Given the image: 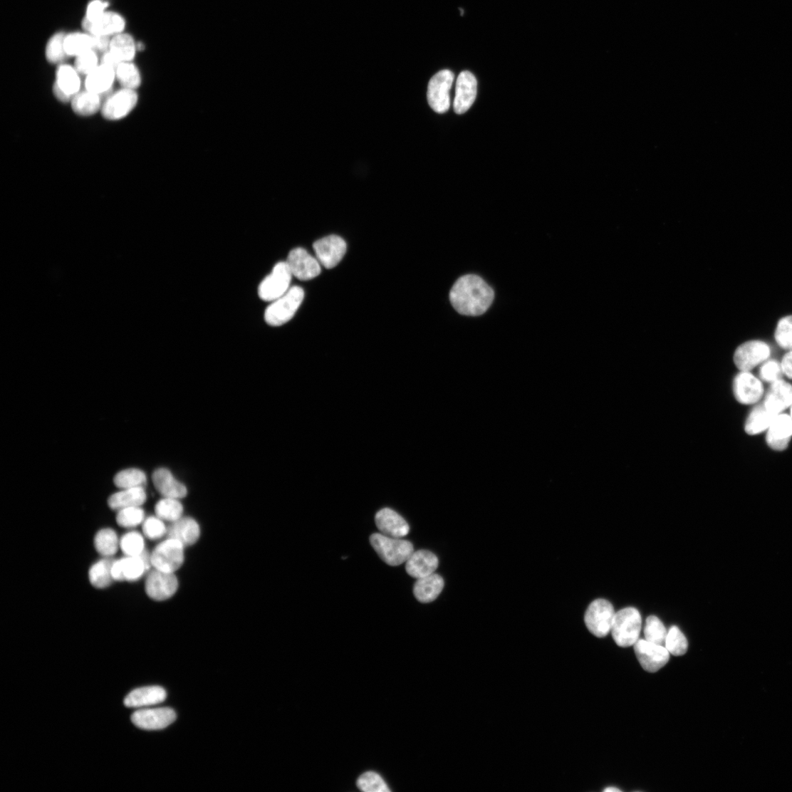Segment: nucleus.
Returning <instances> with one entry per match:
<instances>
[{
    "label": "nucleus",
    "mask_w": 792,
    "mask_h": 792,
    "mask_svg": "<svg viewBox=\"0 0 792 792\" xmlns=\"http://www.w3.org/2000/svg\"><path fill=\"white\" fill-rule=\"evenodd\" d=\"M494 297L492 288L475 275L461 277L450 292V301L454 308L459 313L469 316L484 314L491 305Z\"/></svg>",
    "instance_id": "1"
},
{
    "label": "nucleus",
    "mask_w": 792,
    "mask_h": 792,
    "mask_svg": "<svg viewBox=\"0 0 792 792\" xmlns=\"http://www.w3.org/2000/svg\"><path fill=\"white\" fill-rule=\"evenodd\" d=\"M642 618L639 611L634 608H627L615 613L611 630L614 641L618 647L627 648L634 646L639 640Z\"/></svg>",
    "instance_id": "2"
},
{
    "label": "nucleus",
    "mask_w": 792,
    "mask_h": 792,
    "mask_svg": "<svg viewBox=\"0 0 792 792\" xmlns=\"http://www.w3.org/2000/svg\"><path fill=\"white\" fill-rule=\"evenodd\" d=\"M370 543L380 558L387 565L397 566L409 559L414 552L412 543L404 539L374 533Z\"/></svg>",
    "instance_id": "3"
},
{
    "label": "nucleus",
    "mask_w": 792,
    "mask_h": 792,
    "mask_svg": "<svg viewBox=\"0 0 792 792\" xmlns=\"http://www.w3.org/2000/svg\"><path fill=\"white\" fill-rule=\"evenodd\" d=\"M305 296L299 286L291 288L266 310L265 320L270 326L279 327L288 323L301 307Z\"/></svg>",
    "instance_id": "4"
},
{
    "label": "nucleus",
    "mask_w": 792,
    "mask_h": 792,
    "mask_svg": "<svg viewBox=\"0 0 792 792\" xmlns=\"http://www.w3.org/2000/svg\"><path fill=\"white\" fill-rule=\"evenodd\" d=\"M185 548L179 541L167 537L151 553L153 568L165 573H176L184 563Z\"/></svg>",
    "instance_id": "5"
},
{
    "label": "nucleus",
    "mask_w": 792,
    "mask_h": 792,
    "mask_svg": "<svg viewBox=\"0 0 792 792\" xmlns=\"http://www.w3.org/2000/svg\"><path fill=\"white\" fill-rule=\"evenodd\" d=\"M454 74L450 70H442L430 80L427 98L432 109L437 113H447L451 107L450 92Z\"/></svg>",
    "instance_id": "6"
},
{
    "label": "nucleus",
    "mask_w": 792,
    "mask_h": 792,
    "mask_svg": "<svg viewBox=\"0 0 792 792\" xmlns=\"http://www.w3.org/2000/svg\"><path fill=\"white\" fill-rule=\"evenodd\" d=\"M615 610L608 600L599 599L593 601L585 614V623L591 634L598 637L607 636L612 630Z\"/></svg>",
    "instance_id": "7"
},
{
    "label": "nucleus",
    "mask_w": 792,
    "mask_h": 792,
    "mask_svg": "<svg viewBox=\"0 0 792 792\" xmlns=\"http://www.w3.org/2000/svg\"><path fill=\"white\" fill-rule=\"evenodd\" d=\"M292 274L286 262L278 263L260 284L259 295L266 302H273L289 289Z\"/></svg>",
    "instance_id": "8"
},
{
    "label": "nucleus",
    "mask_w": 792,
    "mask_h": 792,
    "mask_svg": "<svg viewBox=\"0 0 792 792\" xmlns=\"http://www.w3.org/2000/svg\"><path fill=\"white\" fill-rule=\"evenodd\" d=\"M137 102L135 90L122 88L106 97L101 110L103 116L109 120L125 118L135 108Z\"/></svg>",
    "instance_id": "9"
},
{
    "label": "nucleus",
    "mask_w": 792,
    "mask_h": 792,
    "mask_svg": "<svg viewBox=\"0 0 792 792\" xmlns=\"http://www.w3.org/2000/svg\"><path fill=\"white\" fill-rule=\"evenodd\" d=\"M179 583L175 573H169L154 568L147 574L145 583V593L148 598L157 601H166L175 595Z\"/></svg>",
    "instance_id": "10"
},
{
    "label": "nucleus",
    "mask_w": 792,
    "mask_h": 792,
    "mask_svg": "<svg viewBox=\"0 0 792 792\" xmlns=\"http://www.w3.org/2000/svg\"><path fill=\"white\" fill-rule=\"evenodd\" d=\"M145 551L140 556H126L114 561L112 575L114 581L134 582L140 580L150 568L151 554Z\"/></svg>",
    "instance_id": "11"
},
{
    "label": "nucleus",
    "mask_w": 792,
    "mask_h": 792,
    "mask_svg": "<svg viewBox=\"0 0 792 792\" xmlns=\"http://www.w3.org/2000/svg\"><path fill=\"white\" fill-rule=\"evenodd\" d=\"M634 650L640 665L650 673L657 672L670 660V652L665 646L647 640L639 639L634 645Z\"/></svg>",
    "instance_id": "12"
},
{
    "label": "nucleus",
    "mask_w": 792,
    "mask_h": 792,
    "mask_svg": "<svg viewBox=\"0 0 792 792\" xmlns=\"http://www.w3.org/2000/svg\"><path fill=\"white\" fill-rule=\"evenodd\" d=\"M174 710L168 707L143 709L135 712L132 721L137 728L147 731L162 730L177 720Z\"/></svg>",
    "instance_id": "13"
},
{
    "label": "nucleus",
    "mask_w": 792,
    "mask_h": 792,
    "mask_svg": "<svg viewBox=\"0 0 792 792\" xmlns=\"http://www.w3.org/2000/svg\"><path fill=\"white\" fill-rule=\"evenodd\" d=\"M770 355L771 349L768 345L762 341L752 340L739 346L735 352L734 360L739 370L750 371L766 360Z\"/></svg>",
    "instance_id": "14"
},
{
    "label": "nucleus",
    "mask_w": 792,
    "mask_h": 792,
    "mask_svg": "<svg viewBox=\"0 0 792 792\" xmlns=\"http://www.w3.org/2000/svg\"><path fill=\"white\" fill-rule=\"evenodd\" d=\"M80 73L75 67L61 65L57 69L53 86L54 95L58 100L63 103L71 102L73 98L80 92Z\"/></svg>",
    "instance_id": "15"
},
{
    "label": "nucleus",
    "mask_w": 792,
    "mask_h": 792,
    "mask_svg": "<svg viewBox=\"0 0 792 792\" xmlns=\"http://www.w3.org/2000/svg\"><path fill=\"white\" fill-rule=\"evenodd\" d=\"M346 243L340 236L332 235L316 241L313 249L318 262L326 269L335 267L346 252Z\"/></svg>",
    "instance_id": "16"
},
{
    "label": "nucleus",
    "mask_w": 792,
    "mask_h": 792,
    "mask_svg": "<svg viewBox=\"0 0 792 792\" xmlns=\"http://www.w3.org/2000/svg\"><path fill=\"white\" fill-rule=\"evenodd\" d=\"M293 276L301 281H311L321 273L320 263L303 249L291 251L286 261Z\"/></svg>",
    "instance_id": "17"
},
{
    "label": "nucleus",
    "mask_w": 792,
    "mask_h": 792,
    "mask_svg": "<svg viewBox=\"0 0 792 792\" xmlns=\"http://www.w3.org/2000/svg\"><path fill=\"white\" fill-rule=\"evenodd\" d=\"M733 390L736 400L746 405L757 403L764 393L761 382L750 371H741L737 375L734 380Z\"/></svg>",
    "instance_id": "18"
},
{
    "label": "nucleus",
    "mask_w": 792,
    "mask_h": 792,
    "mask_svg": "<svg viewBox=\"0 0 792 792\" xmlns=\"http://www.w3.org/2000/svg\"><path fill=\"white\" fill-rule=\"evenodd\" d=\"M477 95V80L471 72L460 73L456 85L454 109L456 113H465L474 105Z\"/></svg>",
    "instance_id": "19"
},
{
    "label": "nucleus",
    "mask_w": 792,
    "mask_h": 792,
    "mask_svg": "<svg viewBox=\"0 0 792 792\" xmlns=\"http://www.w3.org/2000/svg\"><path fill=\"white\" fill-rule=\"evenodd\" d=\"M375 522L381 533L389 537L401 538L410 532V526L405 519L389 508L377 512Z\"/></svg>",
    "instance_id": "20"
},
{
    "label": "nucleus",
    "mask_w": 792,
    "mask_h": 792,
    "mask_svg": "<svg viewBox=\"0 0 792 792\" xmlns=\"http://www.w3.org/2000/svg\"><path fill=\"white\" fill-rule=\"evenodd\" d=\"M791 437V417L786 414L778 415L767 432V444L775 451H784L787 449Z\"/></svg>",
    "instance_id": "21"
},
{
    "label": "nucleus",
    "mask_w": 792,
    "mask_h": 792,
    "mask_svg": "<svg viewBox=\"0 0 792 792\" xmlns=\"http://www.w3.org/2000/svg\"><path fill=\"white\" fill-rule=\"evenodd\" d=\"M83 26L92 36H114L125 31V19L120 14L107 11L93 22L83 21Z\"/></svg>",
    "instance_id": "22"
},
{
    "label": "nucleus",
    "mask_w": 792,
    "mask_h": 792,
    "mask_svg": "<svg viewBox=\"0 0 792 792\" xmlns=\"http://www.w3.org/2000/svg\"><path fill=\"white\" fill-rule=\"evenodd\" d=\"M439 566L437 557L432 552L420 550L413 552L406 562V571L413 578L420 579L434 573Z\"/></svg>",
    "instance_id": "23"
},
{
    "label": "nucleus",
    "mask_w": 792,
    "mask_h": 792,
    "mask_svg": "<svg viewBox=\"0 0 792 792\" xmlns=\"http://www.w3.org/2000/svg\"><path fill=\"white\" fill-rule=\"evenodd\" d=\"M201 527L192 517L182 516L167 527V536L182 542L185 547L192 546L201 537Z\"/></svg>",
    "instance_id": "24"
},
{
    "label": "nucleus",
    "mask_w": 792,
    "mask_h": 792,
    "mask_svg": "<svg viewBox=\"0 0 792 792\" xmlns=\"http://www.w3.org/2000/svg\"><path fill=\"white\" fill-rule=\"evenodd\" d=\"M157 490L163 498L182 499L187 496V489L185 485L175 479L166 468H159L152 476Z\"/></svg>",
    "instance_id": "25"
},
{
    "label": "nucleus",
    "mask_w": 792,
    "mask_h": 792,
    "mask_svg": "<svg viewBox=\"0 0 792 792\" xmlns=\"http://www.w3.org/2000/svg\"><path fill=\"white\" fill-rule=\"evenodd\" d=\"M167 698L165 689L160 686L137 688L130 692L125 704L130 708L151 707L162 703Z\"/></svg>",
    "instance_id": "26"
},
{
    "label": "nucleus",
    "mask_w": 792,
    "mask_h": 792,
    "mask_svg": "<svg viewBox=\"0 0 792 792\" xmlns=\"http://www.w3.org/2000/svg\"><path fill=\"white\" fill-rule=\"evenodd\" d=\"M763 403L774 414H781L792 405V386L782 380L772 383Z\"/></svg>",
    "instance_id": "27"
},
{
    "label": "nucleus",
    "mask_w": 792,
    "mask_h": 792,
    "mask_svg": "<svg viewBox=\"0 0 792 792\" xmlns=\"http://www.w3.org/2000/svg\"><path fill=\"white\" fill-rule=\"evenodd\" d=\"M115 80V70L100 64L86 76L85 90L106 98V94L111 93Z\"/></svg>",
    "instance_id": "28"
},
{
    "label": "nucleus",
    "mask_w": 792,
    "mask_h": 792,
    "mask_svg": "<svg viewBox=\"0 0 792 792\" xmlns=\"http://www.w3.org/2000/svg\"><path fill=\"white\" fill-rule=\"evenodd\" d=\"M444 585L443 578L434 573L425 578L417 579L413 588L414 595L420 603H430L439 596Z\"/></svg>",
    "instance_id": "29"
},
{
    "label": "nucleus",
    "mask_w": 792,
    "mask_h": 792,
    "mask_svg": "<svg viewBox=\"0 0 792 792\" xmlns=\"http://www.w3.org/2000/svg\"><path fill=\"white\" fill-rule=\"evenodd\" d=\"M147 499L144 487L123 489L111 495L108 506L111 509L119 511L123 509L141 506Z\"/></svg>",
    "instance_id": "30"
},
{
    "label": "nucleus",
    "mask_w": 792,
    "mask_h": 792,
    "mask_svg": "<svg viewBox=\"0 0 792 792\" xmlns=\"http://www.w3.org/2000/svg\"><path fill=\"white\" fill-rule=\"evenodd\" d=\"M102 96L87 90L80 91L74 96L71 102L74 113L80 116L88 117L102 110L103 103Z\"/></svg>",
    "instance_id": "31"
},
{
    "label": "nucleus",
    "mask_w": 792,
    "mask_h": 792,
    "mask_svg": "<svg viewBox=\"0 0 792 792\" xmlns=\"http://www.w3.org/2000/svg\"><path fill=\"white\" fill-rule=\"evenodd\" d=\"M777 415L767 409L764 403L756 407L747 419L746 432L750 435H755L768 429Z\"/></svg>",
    "instance_id": "32"
},
{
    "label": "nucleus",
    "mask_w": 792,
    "mask_h": 792,
    "mask_svg": "<svg viewBox=\"0 0 792 792\" xmlns=\"http://www.w3.org/2000/svg\"><path fill=\"white\" fill-rule=\"evenodd\" d=\"M137 48L134 38L121 33L112 37L109 51L121 62H131L135 57Z\"/></svg>",
    "instance_id": "33"
},
{
    "label": "nucleus",
    "mask_w": 792,
    "mask_h": 792,
    "mask_svg": "<svg viewBox=\"0 0 792 792\" xmlns=\"http://www.w3.org/2000/svg\"><path fill=\"white\" fill-rule=\"evenodd\" d=\"M115 560L105 558L95 563L89 570V580L91 585L98 589L109 587L114 581L112 575V566Z\"/></svg>",
    "instance_id": "34"
},
{
    "label": "nucleus",
    "mask_w": 792,
    "mask_h": 792,
    "mask_svg": "<svg viewBox=\"0 0 792 792\" xmlns=\"http://www.w3.org/2000/svg\"><path fill=\"white\" fill-rule=\"evenodd\" d=\"M96 551L105 558H111L120 548V540L113 529L105 528L99 531L94 538Z\"/></svg>",
    "instance_id": "35"
},
{
    "label": "nucleus",
    "mask_w": 792,
    "mask_h": 792,
    "mask_svg": "<svg viewBox=\"0 0 792 792\" xmlns=\"http://www.w3.org/2000/svg\"><path fill=\"white\" fill-rule=\"evenodd\" d=\"M65 49L68 56L74 57L93 51V36L84 33H73L66 35Z\"/></svg>",
    "instance_id": "36"
},
{
    "label": "nucleus",
    "mask_w": 792,
    "mask_h": 792,
    "mask_svg": "<svg viewBox=\"0 0 792 792\" xmlns=\"http://www.w3.org/2000/svg\"><path fill=\"white\" fill-rule=\"evenodd\" d=\"M115 78L123 88L136 90L141 84L137 67L131 62H122L115 69Z\"/></svg>",
    "instance_id": "37"
},
{
    "label": "nucleus",
    "mask_w": 792,
    "mask_h": 792,
    "mask_svg": "<svg viewBox=\"0 0 792 792\" xmlns=\"http://www.w3.org/2000/svg\"><path fill=\"white\" fill-rule=\"evenodd\" d=\"M155 514L163 521L171 523L184 516V506L179 499L163 498L156 504Z\"/></svg>",
    "instance_id": "38"
},
{
    "label": "nucleus",
    "mask_w": 792,
    "mask_h": 792,
    "mask_svg": "<svg viewBox=\"0 0 792 792\" xmlns=\"http://www.w3.org/2000/svg\"><path fill=\"white\" fill-rule=\"evenodd\" d=\"M146 482L145 473L135 468L122 470L114 478V484L121 489L144 487Z\"/></svg>",
    "instance_id": "39"
},
{
    "label": "nucleus",
    "mask_w": 792,
    "mask_h": 792,
    "mask_svg": "<svg viewBox=\"0 0 792 792\" xmlns=\"http://www.w3.org/2000/svg\"><path fill=\"white\" fill-rule=\"evenodd\" d=\"M665 647L670 654L676 657L682 656L687 653L688 650L687 640L677 627L673 626L668 630L665 642Z\"/></svg>",
    "instance_id": "40"
},
{
    "label": "nucleus",
    "mask_w": 792,
    "mask_h": 792,
    "mask_svg": "<svg viewBox=\"0 0 792 792\" xmlns=\"http://www.w3.org/2000/svg\"><path fill=\"white\" fill-rule=\"evenodd\" d=\"M120 548L126 556H140L145 551V541L142 534L132 531L120 539Z\"/></svg>",
    "instance_id": "41"
},
{
    "label": "nucleus",
    "mask_w": 792,
    "mask_h": 792,
    "mask_svg": "<svg viewBox=\"0 0 792 792\" xmlns=\"http://www.w3.org/2000/svg\"><path fill=\"white\" fill-rule=\"evenodd\" d=\"M66 36L63 33H58L48 41L46 48V56L49 63H61L68 56L65 49Z\"/></svg>",
    "instance_id": "42"
},
{
    "label": "nucleus",
    "mask_w": 792,
    "mask_h": 792,
    "mask_svg": "<svg viewBox=\"0 0 792 792\" xmlns=\"http://www.w3.org/2000/svg\"><path fill=\"white\" fill-rule=\"evenodd\" d=\"M144 521L145 512L141 506L120 509L116 515L117 524L122 528H135L142 524Z\"/></svg>",
    "instance_id": "43"
},
{
    "label": "nucleus",
    "mask_w": 792,
    "mask_h": 792,
    "mask_svg": "<svg viewBox=\"0 0 792 792\" xmlns=\"http://www.w3.org/2000/svg\"><path fill=\"white\" fill-rule=\"evenodd\" d=\"M667 633L666 628L660 618L655 615L647 618L645 627V636L647 640L665 646Z\"/></svg>",
    "instance_id": "44"
},
{
    "label": "nucleus",
    "mask_w": 792,
    "mask_h": 792,
    "mask_svg": "<svg viewBox=\"0 0 792 792\" xmlns=\"http://www.w3.org/2000/svg\"><path fill=\"white\" fill-rule=\"evenodd\" d=\"M358 788L365 792H389L390 789L382 777L375 772L363 774L358 781Z\"/></svg>",
    "instance_id": "45"
},
{
    "label": "nucleus",
    "mask_w": 792,
    "mask_h": 792,
    "mask_svg": "<svg viewBox=\"0 0 792 792\" xmlns=\"http://www.w3.org/2000/svg\"><path fill=\"white\" fill-rule=\"evenodd\" d=\"M144 536L150 540L160 539L167 536V527L160 518L152 516L145 519L142 523Z\"/></svg>",
    "instance_id": "46"
},
{
    "label": "nucleus",
    "mask_w": 792,
    "mask_h": 792,
    "mask_svg": "<svg viewBox=\"0 0 792 792\" xmlns=\"http://www.w3.org/2000/svg\"><path fill=\"white\" fill-rule=\"evenodd\" d=\"M775 336L781 348L792 350V316L780 320Z\"/></svg>",
    "instance_id": "47"
},
{
    "label": "nucleus",
    "mask_w": 792,
    "mask_h": 792,
    "mask_svg": "<svg viewBox=\"0 0 792 792\" xmlns=\"http://www.w3.org/2000/svg\"><path fill=\"white\" fill-rule=\"evenodd\" d=\"M99 65L98 58L95 51H90L76 57L75 68L83 75H88Z\"/></svg>",
    "instance_id": "48"
},
{
    "label": "nucleus",
    "mask_w": 792,
    "mask_h": 792,
    "mask_svg": "<svg viewBox=\"0 0 792 792\" xmlns=\"http://www.w3.org/2000/svg\"><path fill=\"white\" fill-rule=\"evenodd\" d=\"M783 374L781 364L775 360L765 363L760 369L761 379L771 384L781 380Z\"/></svg>",
    "instance_id": "49"
},
{
    "label": "nucleus",
    "mask_w": 792,
    "mask_h": 792,
    "mask_svg": "<svg viewBox=\"0 0 792 792\" xmlns=\"http://www.w3.org/2000/svg\"><path fill=\"white\" fill-rule=\"evenodd\" d=\"M108 7V4L103 0H93L87 7L86 16L83 21L87 22L96 21L107 12Z\"/></svg>",
    "instance_id": "50"
},
{
    "label": "nucleus",
    "mask_w": 792,
    "mask_h": 792,
    "mask_svg": "<svg viewBox=\"0 0 792 792\" xmlns=\"http://www.w3.org/2000/svg\"><path fill=\"white\" fill-rule=\"evenodd\" d=\"M111 38L106 36H93V51L105 53L109 51Z\"/></svg>",
    "instance_id": "51"
},
{
    "label": "nucleus",
    "mask_w": 792,
    "mask_h": 792,
    "mask_svg": "<svg viewBox=\"0 0 792 792\" xmlns=\"http://www.w3.org/2000/svg\"><path fill=\"white\" fill-rule=\"evenodd\" d=\"M120 63L122 62L110 51L104 53L100 61V64L110 67L115 71Z\"/></svg>",
    "instance_id": "52"
},
{
    "label": "nucleus",
    "mask_w": 792,
    "mask_h": 792,
    "mask_svg": "<svg viewBox=\"0 0 792 792\" xmlns=\"http://www.w3.org/2000/svg\"><path fill=\"white\" fill-rule=\"evenodd\" d=\"M781 367L783 372L788 378L792 379V350L789 351L783 358Z\"/></svg>",
    "instance_id": "53"
},
{
    "label": "nucleus",
    "mask_w": 792,
    "mask_h": 792,
    "mask_svg": "<svg viewBox=\"0 0 792 792\" xmlns=\"http://www.w3.org/2000/svg\"><path fill=\"white\" fill-rule=\"evenodd\" d=\"M604 791H606V792H618V791H621V790H620L617 788H615V787H609V788H605L604 790Z\"/></svg>",
    "instance_id": "54"
},
{
    "label": "nucleus",
    "mask_w": 792,
    "mask_h": 792,
    "mask_svg": "<svg viewBox=\"0 0 792 792\" xmlns=\"http://www.w3.org/2000/svg\"><path fill=\"white\" fill-rule=\"evenodd\" d=\"M790 416H791V418H792V405H791V415H790Z\"/></svg>",
    "instance_id": "55"
}]
</instances>
